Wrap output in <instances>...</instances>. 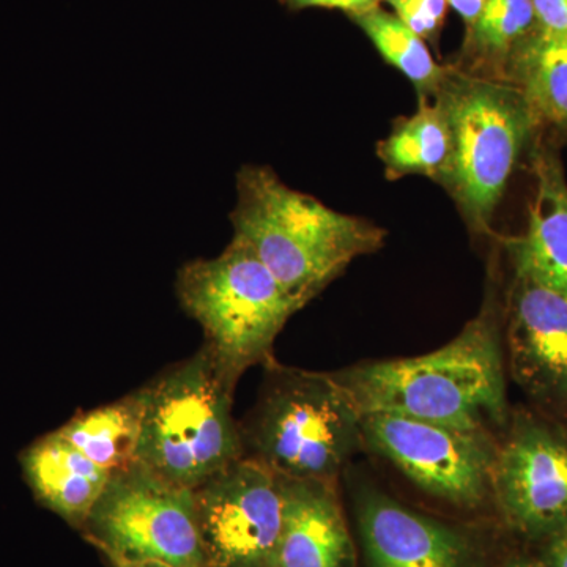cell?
Listing matches in <instances>:
<instances>
[{
  "instance_id": "cell-1",
  "label": "cell",
  "mask_w": 567,
  "mask_h": 567,
  "mask_svg": "<svg viewBox=\"0 0 567 567\" xmlns=\"http://www.w3.org/2000/svg\"><path fill=\"white\" fill-rule=\"evenodd\" d=\"M503 319L495 292L461 334L434 352L331 372L363 415L386 413L466 431L506 429Z\"/></svg>"
},
{
  "instance_id": "cell-2",
  "label": "cell",
  "mask_w": 567,
  "mask_h": 567,
  "mask_svg": "<svg viewBox=\"0 0 567 567\" xmlns=\"http://www.w3.org/2000/svg\"><path fill=\"white\" fill-rule=\"evenodd\" d=\"M234 238L248 246L298 309L323 292L358 257L379 251L385 230L297 192L270 167L237 174Z\"/></svg>"
},
{
  "instance_id": "cell-3",
  "label": "cell",
  "mask_w": 567,
  "mask_h": 567,
  "mask_svg": "<svg viewBox=\"0 0 567 567\" xmlns=\"http://www.w3.org/2000/svg\"><path fill=\"white\" fill-rule=\"evenodd\" d=\"M240 434L244 457L286 480L338 481L364 447L361 413L333 375L275 360Z\"/></svg>"
},
{
  "instance_id": "cell-4",
  "label": "cell",
  "mask_w": 567,
  "mask_h": 567,
  "mask_svg": "<svg viewBox=\"0 0 567 567\" xmlns=\"http://www.w3.org/2000/svg\"><path fill=\"white\" fill-rule=\"evenodd\" d=\"M237 382L203 344L141 386L144 416L137 462L177 486L196 488L244 457L233 413Z\"/></svg>"
},
{
  "instance_id": "cell-5",
  "label": "cell",
  "mask_w": 567,
  "mask_h": 567,
  "mask_svg": "<svg viewBox=\"0 0 567 567\" xmlns=\"http://www.w3.org/2000/svg\"><path fill=\"white\" fill-rule=\"evenodd\" d=\"M175 295L200 324L204 346L238 383L252 365L274 361L282 328L300 311L256 254L237 238L213 259L178 268Z\"/></svg>"
},
{
  "instance_id": "cell-6",
  "label": "cell",
  "mask_w": 567,
  "mask_h": 567,
  "mask_svg": "<svg viewBox=\"0 0 567 567\" xmlns=\"http://www.w3.org/2000/svg\"><path fill=\"white\" fill-rule=\"evenodd\" d=\"M440 100L453 153L445 186L476 233H486L537 123L516 85L451 70Z\"/></svg>"
},
{
  "instance_id": "cell-7",
  "label": "cell",
  "mask_w": 567,
  "mask_h": 567,
  "mask_svg": "<svg viewBox=\"0 0 567 567\" xmlns=\"http://www.w3.org/2000/svg\"><path fill=\"white\" fill-rule=\"evenodd\" d=\"M80 533L111 566L207 567L194 492L141 462L111 473Z\"/></svg>"
},
{
  "instance_id": "cell-8",
  "label": "cell",
  "mask_w": 567,
  "mask_h": 567,
  "mask_svg": "<svg viewBox=\"0 0 567 567\" xmlns=\"http://www.w3.org/2000/svg\"><path fill=\"white\" fill-rule=\"evenodd\" d=\"M361 425L364 447L390 461L425 494L465 509H475L492 496L498 446L492 432L386 413L363 415Z\"/></svg>"
},
{
  "instance_id": "cell-9",
  "label": "cell",
  "mask_w": 567,
  "mask_h": 567,
  "mask_svg": "<svg viewBox=\"0 0 567 567\" xmlns=\"http://www.w3.org/2000/svg\"><path fill=\"white\" fill-rule=\"evenodd\" d=\"M492 498L518 535L546 540L567 525V424L511 415L492 466Z\"/></svg>"
},
{
  "instance_id": "cell-10",
  "label": "cell",
  "mask_w": 567,
  "mask_h": 567,
  "mask_svg": "<svg viewBox=\"0 0 567 567\" xmlns=\"http://www.w3.org/2000/svg\"><path fill=\"white\" fill-rule=\"evenodd\" d=\"M193 492L207 567H270L282 528L279 476L241 457Z\"/></svg>"
},
{
  "instance_id": "cell-11",
  "label": "cell",
  "mask_w": 567,
  "mask_h": 567,
  "mask_svg": "<svg viewBox=\"0 0 567 567\" xmlns=\"http://www.w3.org/2000/svg\"><path fill=\"white\" fill-rule=\"evenodd\" d=\"M503 327L514 382L537 412L567 424V298L516 274Z\"/></svg>"
},
{
  "instance_id": "cell-12",
  "label": "cell",
  "mask_w": 567,
  "mask_h": 567,
  "mask_svg": "<svg viewBox=\"0 0 567 567\" xmlns=\"http://www.w3.org/2000/svg\"><path fill=\"white\" fill-rule=\"evenodd\" d=\"M357 514L368 567H475V546L465 533L377 488L360 492Z\"/></svg>"
},
{
  "instance_id": "cell-13",
  "label": "cell",
  "mask_w": 567,
  "mask_h": 567,
  "mask_svg": "<svg viewBox=\"0 0 567 567\" xmlns=\"http://www.w3.org/2000/svg\"><path fill=\"white\" fill-rule=\"evenodd\" d=\"M279 480L282 528L270 567H357L336 481Z\"/></svg>"
},
{
  "instance_id": "cell-14",
  "label": "cell",
  "mask_w": 567,
  "mask_h": 567,
  "mask_svg": "<svg viewBox=\"0 0 567 567\" xmlns=\"http://www.w3.org/2000/svg\"><path fill=\"white\" fill-rule=\"evenodd\" d=\"M536 192L527 230L507 240L516 274L567 298V182L554 152L535 156Z\"/></svg>"
},
{
  "instance_id": "cell-15",
  "label": "cell",
  "mask_w": 567,
  "mask_h": 567,
  "mask_svg": "<svg viewBox=\"0 0 567 567\" xmlns=\"http://www.w3.org/2000/svg\"><path fill=\"white\" fill-rule=\"evenodd\" d=\"M20 465L35 502L76 532L111 475L71 445L58 429L22 450Z\"/></svg>"
},
{
  "instance_id": "cell-16",
  "label": "cell",
  "mask_w": 567,
  "mask_h": 567,
  "mask_svg": "<svg viewBox=\"0 0 567 567\" xmlns=\"http://www.w3.org/2000/svg\"><path fill=\"white\" fill-rule=\"evenodd\" d=\"M503 80L522 92L537 123L567 130V35L533 29L511 52Z\"/></svg>"
},
{
  "instance_id": "cell-17",
  "label": "cell",
  "mask_w": 567,
  "mask_h": 567,
  "mask_svg": "<svg viewBox=\"0 0 567 567\" xmlns=\"http://www.w3.org/2000/svg\"><path fill=\"white\" fill-rule=\"evenodd\" d=\"M144 399L141 390L71 416L58 429L93 464L114 473L137 462Z\"/></svg>"
},
{
  "instance_id": "cell-18",
  "label": "cell",
  "mask_w": 567,
  "mask_h": 567,
  "mask_svg": "<svg viewBox=\"0 0 567 567\" xmlns=\"http://www.w3.org/2000/svg\"><path fill=\"white\" fill-rule=\"evenodd\" d=\"M377 153L390 177L424 175L445 185L453 137L442 100H420L415 114L402 118Z\"/></svg>"
},
{
  "instance_id": "cell-19",
  "label": "cell",
  "mask_w": 567,
  "mask_h": 567,
  "mask_svg": "<svg viewBox=\"0 0 567 567\" xmlns=\"http://www.w3.org/2000/svg\"><path fill=\"white\" fill-rule=\"evenodd\" d=\"M352 18L382 58L415 85L420 100H434L439 95L451 70L434 61L423 39L410 31L395 14L377 7L354 13Z\"/></svg>"
},
{
  "instance_id": "cell-20",
  "label": "cell",
  "mask_w": 567,
  "mask_h": 567,
  "mask_svg": "<svg viewBox=\"0 0 567 567\" xmlns=\"http://www.w3.org/2000/svg\"><path fill=\"white\" fill-rule=\"evenodd\" d=\"M533 0H486L480 17L468 28V52L472 70L464 73L481 76L483 70L496 69L505 73L507 59L535 29Z\"/></svg>"
},
{
  "instance_id": "cell-21",
  "label": "cell",
  "mask_w": 567,
  "mask_h": 567,
  "mask_svg": "<svg viewBox=\"0 0 567 567\" xmlns=\"http://www.w3.org/2000/svg\"><path fill=\"white\" fill-rule=\"evenodd\" d=\"M410 31L420 39H432L445 18L446 0H386Z\"/></svg>"
},
{
  "instance_id": "cell-22",
  "label": "cell",
  "mask_w": 567,
  "mask_h": 567,
  "mask_svg": "<svg viewBox=\"0 0 567 567\" xmlns=\"http://www.w3.org/2000/svg\"><path fill=\"white\" fill-rule=\"evenodd\" d=\"M536 29L567 35V0H533Z\"/></svg>"
},
{
  "instance_id": "cell-23",
  "label": "cell",
  "mask_w": 567,
  "mask_h": 567,
  "mask_svg": "<svg viewBox=\"0 0 567 567\" xmlns=\"http://www.w3.org/2000/svg\"><path fill=\"white\" fill-rule=\"evenodd\" d=\"M379 0H284L289 9H333L349 11L350 14L374 9Z\"/></svg>"
},
{
  "instance_id": "cell-24",
  "label": "cell",
  "mask_w": 567,
  "mask_h": 567,
  "mask_svg": "<svg viewBox=\"0 0 567 567\" xmlns=\"http://www.w3.org/2000/svg\"><path fill=\"white\" fill-rule=\"evenodd\" d=\"M539 559L546 567H567V525L544 540Z\"/></svg>"
},
{
  "instance_id": "cell-25",
  "label": "cell",
  "mask_w": 567,
  "mask_h": 567,
  "mask_svg": "<svg viewBox=\"0 0 567 567\" xmlns=\"http://www.w3.org/2000/svg\"><path fill=\"white\" fill-rule=\"evenodd\" d=\"M446 2L447 7L456 10L461 14L462 20L466 22V25L472 28L477 17H480L486 0H446Z\"/></svg>"
},
{
  "instance_id": "cell-26",
  "label": "cell",
  "mask_w": 567,
  "mask_h": 567,
  "mask_svg": "<svg viewBox=\"0 0 567 567\" xmlns=\"http://www.w3.org/2000/svg\"><path fill=\"white\" fill-rule=\"evenodd\" d=\"M498 567H546L540 563V559L527 558V557H516L507 559L506 563H503L502 566Z\"/></svg>"
},
{
  "instance_id": "cell-27",
  "label": "cell",
  "mask_w": 567,
  "mask_h": 567,
  "mask_svg": "<svg viewBox=\"0 0 567 567\" xmlns=\"http://www.w3.org/2000/svg\"><path fill=\"white\" fill-rule=\"evenodd\" d=\"M112 567H173L163 565V563H125V565H115Z\"/></svg>"
}]
</instances>
